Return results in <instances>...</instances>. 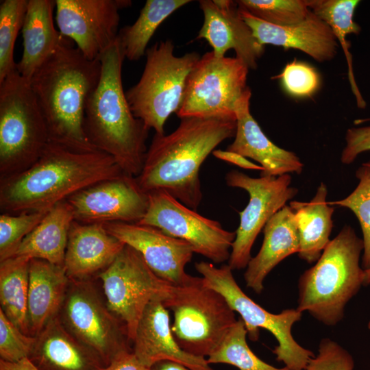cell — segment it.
<instances>
[{
	"label": "cell",
	"mask_w": 370,
	"mask_h": 370,
	"mask_svg": "<svg viewBox=\"0 0 370 370\" xmlns=\"http://www.w3.org/2000/svg\"><path fill=\"white\" fill-rule=\"evenodd\" d=\"M74 220L73 209L66 200L58 203L21 241L11 257L40 259L63 266L69 232Z\"/></svg>",
	"instance_id": "4316f807"
},
{
	"label": "cell",
	"mask_w": 370,
	"mask_h": 370,
	"mask_svg": "<svg viewBox=\"0 0 370 370\" xmlns=\"http://www.w3.org/2000/svg\"><path fill=\"white\" fill-rule=\"evenodd\" d=\"M131 4L130 0H56L59 32L87 59L97 60L117 39L119 11Z\"/></svg>",
	"instance_id": "9a60e30c"
},
{
	"label": "cell",
	"mask_w": 370,
	"mask_h": 370,
	"mask_svg": "<svg viewBox=\"0 0 370 370\" xmlns=\"http://www.w3.org/2000/svg\"><path fill=\"white\" fill-rule=\"evenodd\" d=\"M125 58L118 37L99 57L101 76L86 104L84 130L94 147L112 156L125 174L136 177L143 166L149 129L134 115L123 90Z\"/></svg>",
	"instance_id": "277c9868"
},
{
	"label": "cell",
	"mask_w": 370,
	"mask_h": 370,
	"mask_svg": "<svg viewBox=\"0 0 370 370\" xmlns=\"http://www.w3.org/2000/svg\"><path fill=\"white\" fill-rule=\"evenodd\" d=\"M47 212L0 215V261L12 255L21 241L40 223Z\"/></svg>",
	"instance_id": "d590c367"
},
{
	"label": "cell",
	"mask_w": 370,
	"mask_h": 370,
	"mask_svg": "<svg viewBox=\"0 0 370 370\" xmlns=\"http://www.w3.org/2000/svg\"><path fill=\"white\" fill-rule=\"evenodd\" d=\"M284 90L295 97H311L320 86V76L310 64L296 60L288 62L278 76Z\"/></svg>",
	"instance_id": "8d00e7d4"
},
{
	"label": "cell",
	"mask_w": 370,
	"mask_h": 370,
	"mask_svg": "<svg viewBox=\"0 0 370 370\" xmlns=\"http://www.w3.org/2000/svg\"><path fill=\"white\" fill-rule=\"evenodd\" d=\"M362 164L365 165V166L370 167V160H368L367 162H364Z\"/></svg>",
	"instance_id": "bcb514c9"
},
{
	"label": "cell",
	"mask_w": 370,
	"mask_h": 370,
	"mask_svg": "<svg viewBox=\"0 0 370 370\" xmlns=\"http://www.w3.org/2000/svg\"><path fill=\"white\" fill-rule=\"evenodd\" d=\"M191 2L189 0H147L136 21L122 28L118 34L125 58H141L147 45L160 25L175 11Z\"/></svg>",
	"instance_id": "4dcf8cb0"
},
{
	"label": "cell",
	"mask_w": 370,
	"mask_h": 370,
	"mask_svg": "<svg viewBox=\"0 0 370 370\" xmlns=\"http://www.w3.org/2000/svg\"><path fill=\"white\" fill-rule=\"evenodd\" d=\"M171 40L147 48L146 63L139 81L125 92L134 115L157 134H164L166 121L182 103L188 77L199 60L195 52L174 54Z\"/></svg>",
	"instance_id": "ba28073f"
},
{
	"label": "cell",
	"mask_w": 370,
	"mask_h": 370,
	"mask_svg": "<svg viewBox=\"0 0 370 370\" xmlns=\"http://www.w3.org/2000/svg\"><path fill=\"white\" fill-rule=\"evenodd\" d=\"M363 248L362 239L351 226L345 225L315 264L301 275L297 309L308 312L327 325L340 322L346 304L362 286L360 258Z\"/></svg>",
	"instance_id": "5b68a950"
},
{
	"label": "cell",
	"mask_w": 370,
	"mask_h": 370,
	"mask_svg": "<svg viewBox=\"0 0 370 370\" xmlns=\"http://www.w3.org/2000/svg\"><path fill=\"white\" fill-rule=\"evenodd\" d=\"M195 267L205 284L221 293L232 309L240 314L251 341L258 339L260 328L268 330L278 341L273 350L276 360L291 370L306 369L314 354L297 343L291 332L293 324L301 319V312L286 309L273 314L266 310L243 291L228 264L217 267L212 263L200 261L195 264Z\"/></svg>",
	"instance_id": "9c48e42d"
},
{
	"label": "cell",
	"mask_w": 370,
	"mask_h": 370,
	"mask_svg": "<svg viewBox=\"0 0 370 370\" xmlns=\"http://www.w3.org/2000/svg\"><path fill=\"white\" fill-rule=\"evenodd\" d=\"M291 180L290 174L251 177L237 170L226 174L228 186L243 189L249 196L247 206L239 212L240 222L228 260L227 264L232 270L247 267L252 258V246L260 232L297 194L298 189L291 186Z\"/></svg>",
	"instance_id": "5bb4252c"
},
{
	"label": "cell",
	"mask_w": 370,
	"mask_h": 370,
	"mask_svg": "<svg viewBox=\"0 0 370 370\" xmlns=\"http://www.w3.org/2000/svg\"><path fill=\"white\" fill-rule=\"evenodd\" d=\"M212 155L218 159L232 163L243 169L262 171V167L260 164L253 163L235 152L215 149L212 152Z\"/></svg>",
	"instance_id": "b9f144b4"
},
{
	"label": "cell",
	"mask_w": 370,
	"mask_h": 370,
	"mask_svg": "<svg viewBox=\"0 0 370 370\" xmlns=\"http://www.w3.org/2000/svg\"><path fill=\"white\" fill-rule=\"evenodd\" d=\"M162 301H151L138 322L132 341L136 357L150 368L160 360H170L192 370H214L206 358L188 354L180 347L172 334L169 310Z\"/></svg>",
	"instance_id": "ffe728a7"
},
{
	"label": "cell",
	"mask_w": 370,
	"mask_h": 370,
	"mask_svg": "<svg viewBox=\"0 0 370 370\" xmlns=\"http://www.w3.org/2000/svg\"><path fill=\"white\" fill-rule=\"evenodd\" d=\"M370 285V267L364 269L362 278V286Z\"/></svg>",
	"instance_id": "f6af8a7d"
},
{
	"label": "cell",
	"mask_w": 370,
	"mask_h": 370,
	"mask_svg": "<svg viewBox=\"0 0 370 370\" xmlns=\"http://www.w3.org/2000/svg\"><path fill=\"white\" fill-rule=\"evenodd\" d=\"M99 59H87L64 36L29 84L43 115L49 141L83 150L97 149L84 130L86 104L99 82Z\"/></svg>",
	"instance_id": "3957f363"
},
{
	"label": "cell",
	"mask_w": 370,
	"mask_h": 370,
	"mask_svg": "<svg viewBox=\"0 0 370 370\" xmlns=\"http://www.w3.org/2000/svg\"><path fill=\"white\" fill-rule=\"evenodd\" d=\"M36 336L22 332L0 308V358L8 362H16L28 358L34 345Z\"/></svg>",
	"instance_id": "74e56055"
},
{
	"label": "cell",
	"mask_w": 370,
	"mask_h": 370,
	"mask_svg": "<svg viewBox=\"0 0 370 370\" xmlns=\"http://www.w3.org/2000/svg\"><path fill=\"white\" fill-rule=\"evenodd\" d=\"M345 145L342 151L341 161L349 164L360 153L370 151V125L352 127L345 134Z\"/></svg>",
	"instance_id": "ab89813d"
},
{
	"label": "cell",
	"mask_w": 370,
	"mask_h": 370,
	"mask_svg": "<svg viewBox=\"0 0 370 370\" xmlns=\"http://www.w3.org/2000/svg\"><path fill=\"white\" fill-rule=\"evenodd\" d=\"M56 0H28L21 29L23 51L16 70L29 81L37 70L54 53L64 36L53 23Z\"/></svg>",
	"instance_id": "484cf974"
},
{
	"label": "cell",
	"mask_w": 370,
	"mask_h": 370,
	"mask_svg": "<svg viewBox=\"0 0 370 370\" xmlns=\"http://www.w3.org/2000/svg\"><path fill=\"white\" fill-rule=\"evenodd\" d=\"M123 173L103 151L49 141L30 167L0 180L1 211L10 214L48 212L81 190Z\"/></svg>",
	"instance_id": "6da1fadb"
},
{
	"label": "cell",
	"mask_w": 370,
	"mask_h": 370,
	"mask_svg": "<svg viewBox=\"0 0 370 370\" xmlns=\"http://www.w3.org/2000/svg\"><path fill=\"white\" fill-rule=\"evenodd\" d=\"M309 9L323 20L331 29L345 53L348 78L352 91L359 108H365L367 103L363 99L354 77L352 56L349 44L346 39L349 34H358L361 28L354 21V12L360 3L358 0H306Z\"/></svg>",
	"instance_id": "f546056e"
},
{
	"label": "cell",
	"mask_w": 370,
	"mask_h": 370,
	"mask_svg": "<svg viewBox=\"0 0 370 370\" xmlns=\"http://www.w3.org/2000/svg\"><path fill=\"white\" fill-rule=\"evenodd\" d=\"M29 360L38 370H103L101 358L65 328L59 314L36 336Z\"/></svg>",
	"instance_id": "603a6c76"
},
{
	"label": "cell",
	"mask_w": 370,
	"mask_h": 370,
	"mask_svg": "<svg viewBox=\"0 0 370 370\" xmlns=\"http://www.w3.org/2000/svg\"><path fill=\"white\" fill-rule=\"evenodd\" d=\"M264 239L257 255L251 258L244 274L246 286L260 294L271 271L288 256L299 251V236L293 210L285 206L263 228Z\"/></svg>",
	"instance_id": "cb8c5ba5"
},
{
	"label": "cell",
	"mask_w": 370,
	"mask_h": 370,
	"mask_svg": "<svg viewBox=\"0 0 370 370\" xmlns=\"http://www.w3.org/2000/svg\"><path fill=\"white\" fill-rule=\"evenodd\" d=\"M125 244L110 234L103 223H71L64 269L71 280H84L108 267Z\"/></svg>",
	"instance_id": "7402d4cb"
},
{
	"label": "cell",
	"mask_w": 370,
	"mask_h": 370,
	"mask_svg": "<svg viewBox=\"0 0 370 370\" xmlns=\"http://www.w3.org/2000/svg\"><path fill=\"white\" fill-rule=\"evenodd\" d=\"M247 335L245 325L240 318L217 349L207 357L208 363L229 364L239 370H291L286 366L277 368L260 359L249 348Z\"/></svg>",
	"instance_id": "1f68e13d"
},
{
	"label": "cell",
	"mask_w": 370,
	"mask_h": 370,
	"mask_svg": "<svg viewBox=\"0 0 370 370\" xmlns=\"http://www.w3.org/2000/svg\"><path fill=\"white\" fill-rule=\"evenodd\" d=\"M104 226L110 234L136 250L161 279L178 286L192 278L185 268L195 252L186 241L138 223L110 222Z\"/></svg>",
	"instance_id": "e0dca14e"
},
{
	"label": "cell",
	"mask_w": 370,
	"mask_h": 370,
	"mask_svg": "<svg viewBox=\"0 0 370 370\" xmlns=\"http://www.w3.org/2000/svg\"><path fill=\"white\" fill-rule=\"evenodd\" d=\"M151 368V370H192L183 364L170 360H160Z\"/></svg>",
	"instance_id": "ee69618b"
},
{
	"label": "cell",
	"mask_w": 370,
	"mask_h": 370,
	"mask_svg": "<svg viewBox=\"0 0 370 370\" xmlns=\"http://www.w3.org/2000/svg\"><path fill=\"white\" fill-rule=\"evenodd\" d=\"M0 370H38L29 358L16 362H8L0 360Z\"/></svg>",
	"instance_id": "7bdbcfd3"
},
{
	"label": "cell",
	"mask_w": 370,
	"mask_h": 370,
	"mask_svg": "<svg viewBox=\"0 0 370 370\" xmlns=\"http://www.w3.org/2000/svg\"><path fill=\"white\" fill-rule=\"evenodd\" d=\"M238 8L269 24L284 27L304 21L310 9L306 0H239Z\"/></svg>",
	"instance_id": "836d02e7"
},
{
	"label": "cell",
	"mask_w": 370,
	"mask_h": 370,
	"mask_svg": "<svg viewBox=\"0 0 370 370\" xmlns=\"http://www.w3.org/2000/svg\"><path fill=\"white\" fill-rule=\"evenodd\" d=\"M356 177L359 182L352 193L343 199L328 202L351 210L357 217L363 236L362 268L366 269L370 267V167L362 164Z\"/></svg>",
	"instance_id": "e575fe53"
},
{
	"label": "cell",
	"mask_w": 370,
	"mask_h": 370,
	"mask_svg": "<svg viewBox=\"0 0 370 370\" xmlns=\"http://www.w3.org/2000/svg\"><path fill=\"white\" fill-rule=\"evenodd\" d=\"M327 195V186L321 182L310 201H292L289 204L299 236L298 256L308 263L317 262L330 241L334 208L326 201Z\"/></svg>",
	"instance_id": "83f0119b"
},
{
	"label": "cell",
	"mask_w": 370,
	"mask_h": 370,
	"mask_svg": "<svg viewBox=\"0 0 370 370\" xmlns=\"http://www.w3.org/2000/svg\"><path fill=\"white\" fill-rule=\"evenodd\" d=\"M248 71L236 57L217 56L212 51L204 53L188 77L177 116L236 120V105L250 90Z\"/></svg>",
	"instance_id": "30bf717a"
},
{
	"label": "cell",
	"mask_w": 370,
	"mask_h": 370,
	"mask_svg": "<svg viewBox=\"0 0 370 370\" xmlns=\"http://www.w3.org/2000/svg\"><path fill=\"white\" fill-rule=\"evenodd\" d=\"M169 134H155L136 177L146 193L163 190L196 210L203 197L199 169L225 140L234 136L236 120L184 117Z\"/></svg>",
	"instance_id": "7a4b0ae2"
},
{
	"label": "cell",
	"mask_w": 370,
	"mask_h": 370,
	"mask_svg": "<svg viewBox=\"0 0 370 370\" xmlns=\"http://www.w3.org/2000/svg\"><path fill=\"white\" fill-rule=\"evenodd\" d=\"M30 260L12 256L0 261V308L27 335H30L27 310Z\"/></svg>",
	"instance_id": "f1b7e54d"
},
{
	"label": "cell",
	"mask_w": 370,
	"mask_h": 370,
	"mask_svg": "<svg viewBox=\"0 0 370 370\" xmlns=\"http://www.w3.org/2000/svg\"><path fill=\"white\" fill-rule=\"evenodd\" d=\"M70 279L63 266L32 259L29 269L28 322L37 336L61 310Z\"/></svg>",
	"instance_id": "d4e9b609"
},
{
	"label": "cell",
	"mask_w": 370,
	"mask_h": 370,
	"mask_svg": "<svg viewBox=\"0 0 370 370\" xmlns=\"http://www.w3.org/2000/svg\"><path fill=\"white\" fill-rule=\"evenodd\" d=\"M162 303L173 312L171 328L176 342L198 357L209 356L237 321L224 297L207 286L202 277L172 285Z\"/></svg>",
	"instance_id": "52a82bcc"
},
{
	"label": "cell",
	"mask_w": 370,
	"mask_h": 370,
	"mask_svg": "<svg viewBox=\"0 0 370 370\" xmlns=\"http://www.w3.org/2000/svg\"><path fill=\"white\" fill-rule=\"evenodd\" d=\"M240 14L254 37L263 46L273 45L301 51L316 61L323 62L336 55L338 42L330 27L310 10L301 22L276 26L260 20L238 8Z\"/></svg>",
	"instance_id": "d6986e66"
},
{
	"label": "cell",
	"mask_w": 370,
	"mask_h": 370,
	"mask_svg": "<svg viewBox=\"0 0 370 370\" xmlns=\"http://www.w3.org/2000/svg\"><path fill=\"white\" fill-rule=\"evenodd\" d=\"M368 329L370 330V321H369V322L368 323Z\"/></svg>",
	"instance_id": "7dc6e473"
},
{
	"label": "cell",
	"mask_w": 370,
	"mask_h": 370,
	"mask_svg": "<svg viewBox=\"0 0 370 370\" xmlns=\"http://www.w3.org/2000/svg\"><path fill=\"white\" fill-rule=\"evenodd\" d=\"M59 317L70 333L96 353L106 366L119 354L132 351L125 325L86 280H70Z\"/></svg>",
	"instance_id": "7c38bea8"
},
{
	"label": "cell",
	"mask_w": 370,
	"mask_h": 370,
	"mask_svg": "<svg viewBox=\"0 0 370 370\" xmlns=\"http://www.w3.org/2000/svg\"><path fill=\"white\" fill-rule=\"evenodd\" d=\"M354 367V359L346 349L330 338H323L317 355L310 359L305 370H353Z\"/></svg>",
	"instance_id": "f35d334b"
},
{
	"label": "cell",
	"mask_w": 370,
	"mask_h": 370,
	"mask_svg": "<svg viewBox=\"0 0 370 370\" xmlns=\"http://www.w3.org/2000/svg\"><path fill=\"white\" fill-rule=\"evenodd\" d=\"M199 3L204 21L196 39L206 40L217 56H225L227 50L234 49L236 57L249 69H256L264 46L243 19L236 1L201 0Z\"/></svg>",
	"instance_id": "ac0fdd59"
},
{
	"label": "cell",
	"mask_w": 370,
	"mask_h": 370,
	"mask_svg": "<svg viewBox=\"0 0 370 370\" xmlns=\"http://www.w3.org/2000/svg\"><path fill=\"white\" fill-rule=\"evenodd\" d=\"M66 201L75 221L82 223H138L147 212L149 197L135 177L123 173L82 189Z\"/></svg>",
	"instance_id": "2e32d148"
},
{
	"label": "cell",
	"mask_w": 370,
	"mask_h": 370,
	"mask_svg": "<svg viewBox=\"0 0 370 370\" xmlns=\"http://www.w3.org/2000/svg\"><path fill=\"white\" fill-rule=\"evenodd\" d=\"M99 278L108 308L125 325L132 343L148 304L156 299L163 301L173 285L156 275L142 256L127 245Z\"/></svg>",
	"instance_id": "8fae6325"
},
{
	"label": "cell",
	"mask_w": 370,
	"mask_h": 370,
	"mask_svg": "<svg viewBox=\"0 0 370 370\" xmlns=\"http://www.w3.org/2000/svg\"><path fill=\"white\" fill-rule=\"evenodd\" d=\"M49 142L29 81L16 69L0 82V180L30 167Z\"/></svg>",
	"instance_id": "8992f818"
},
{
	"label": "cell",
	"mask_w": 370,
	"mask_h": 370,
	"mask_svg": "<svg viewBox=\"0 0 370 370\" xmlns=\"http://www.w3.org/2000/svg\"><path fill=\"white\" fill-rule=\"evenodd\" d=\"M251 90L238 102L235 114L236 129L234 141L226 150L256 161L262 167L260 176L278 177L301 174L304 164L293 151L271 142L262 132L249 110Z\"/></svg>",
	"instance_id": "44dd1931"
},
{
	"label": "cell",
	"mask_w": 370,
	"mask_h": 370,
	"mask_svg": "<svg viewBox=\"0 0 370 370\" xmlns=\"http://www.w3.org/2000/svg\"><path fill=\"white\" fill-rule=\"evenodd\" d=\"M28 0H3L0 3V82L16 69L14 44L22 29Z\"/></svg>",
	"instance_id": "d6a6232c"
},
{
	"label": "cell",
	"mask_w": 370,
	"mask_h": 370,
	"mask_svg": "<svg viewBox=\"0 0 370 370\" xmlns=\"http://www.w3.org/2000/svg\"><path fill=\"white\" fill-rule=\"evenodd\" d=\"M149 204L138 223L156 227L166 234L188 243L195 253L214 263L229 260L236 232L206 218L163 190L148 193Z\"/></svg>",
	"instance_id": "4fadbf2b"
},
{
	"label": "cell",
	"mask_w": 370,
	"mask_h": 370,
	"mask_svg": "<svg viewBox=\"0 0 370 370\" xmlns=\"http://www.w3.org/2000/svg\"><path fill=\"white\" fill-rule=\"evenodd\" d=\"M103 370H151V368L142 364L132 351H126L117 355Z\"/></svg>",
	"instance_id": "60d3db41"
}]
</instances>
